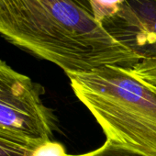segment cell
<instances>
[{
  "mask_svg": "<svg viewBox=\"0 0 156 156\" xmlns=\"http://www.w3.org/2000/svg\"><path fill=\"white\" fill-rule=\"evenodd\" d=\"M0 36L64 73L140 62L75 0H0Z\"/></svg>",
  "mask_w": 156,
  "mask_h": 156,
  "instance_id": "cell-1",
  "label": "cell"
},
{
  "mask_svg": "<svg viewBox=\"0 0 156 156\" xmlns=\"http://www.w3.org/2000/svg\"><path fill=\"white\" fill-rule=\"evenodd\" d=\"M71 88L96 119L107 140L156 156V87L130 68L108 65L65 73Z\"/></svg>",
  "mask_w": 156,
  "mask_h": 156,
  "instance_id": "cell-2",
  "label": "cell"
},
{
  "mask_svg": "<svg viewBox=\"0 0 156 156\" xmlns=\"http://www.w3.org/2000/svg\"><path fill=\"white\" fill-rule=\"evenodd\" d=\"M43 94L40 84L0 59V133L36 144L50 140L56 118L44 104Z\"/></svg>",
  "mask_w": 156,
  "mask_h": 156,
  "instance_id": "cell-3",
  "label": "cell"
},
{
  "mask_svg": "<svg viewBox=\"0 0 156 156\" xmlns=\"http://www.w3.org/2000/svg\"><path fill=\"white\" fill-rule=\"evenodd\" d=\"M102 26L140 62L156 61V0H124Z\"/></svg>",
  "mask_w": 156,
  "mask_h": 156,
  "instance_id": "cell-4",
  "label": "cell"
},
{
  "mask_svg": "<svg viewBox=\"0 0 156 156\" xmlns=\"http://www.w3.org/2000/svg\"><path fill=\"white\" fill-rule=\"evenodd\" d=\"M41 144L24 139L0 133V156H31L33 151Z\"/></svg>",
  "mask_w": 156,
  "mask_h": 156,
  "instance_id": "cell-5",
  "label": "cell"
},
{
  "mask_svg": "<svg viewBox=\"0 0 156 156\" xmlns=\"http://www.w3.org/2000/svg\"><path fill=\"white\" fill-rule=\"evenodd\" d=\"M69 156H148L139 152L127 146L119 144L109 140L106 141L98 149L83 153V154H69Z\"/></svg>",
  "mask_w": 156,
  "mask_h": 156,
  "instance_id": "cell-6",
  "label": "cell"
},
{
  "mask_svg": "<svg viewBox=\"0 0 156 156\" xmlns=\"http://www.w3.org/2000/svg\"><path fill=\"white\" fill-rule=\"evenodd\" d=\"M124 0H89L92 14L100 24L117 14Z\"/></svg>",
  "mask_w": 156,
  "mask_h": 156,
  "instance_id": "cell-7",
  "label": "cell"
},
{
  "mask_svg": "<svg viewBox=\"0 0 156 156\" xmlns=\"http://www.w3.org/2000/svg\"><path fill=\"white\" fill-rule=\"evenodd\" d=\"M130 70L136 76L156 87V61L140 62Z\"/></svg>",
  "mask_w": 156,
  "mask_h": 156,
  "instance_id": "cell-8",
  "label": "cell"
},
{
  "mask_svg": "<svg viewBox=\"0 0 156 156\" xmlns=\"http://www.w3.org/2000/svg\"><path fill=\"white\" fill-rule=\"evenodd\" d=\"M31 156H69L65 147L59 141L47 140L39 145Z\"/></svg>",
  "mask_w": 156,
  "mask_h": 156,
  "instance_id": "cell-9",
  "label": "cell"
},
{
  "mask_svg": "<svg viewBox=\"0 0 156 156\" xmlns=\"http://www.w3.org/2000/svg\"><path fill=\"white\" fill-rule=\"evenodd\" d=\"M75 1L79 4L81 7H83L85 9H87V11L91 12V8H90V4H89V0H75Z\"/></svg>",
  "mask_w": 156,
  "mask_h": 156,
  "instance_id": "cell-10",
  "label": "cell"
}]
</instances>
